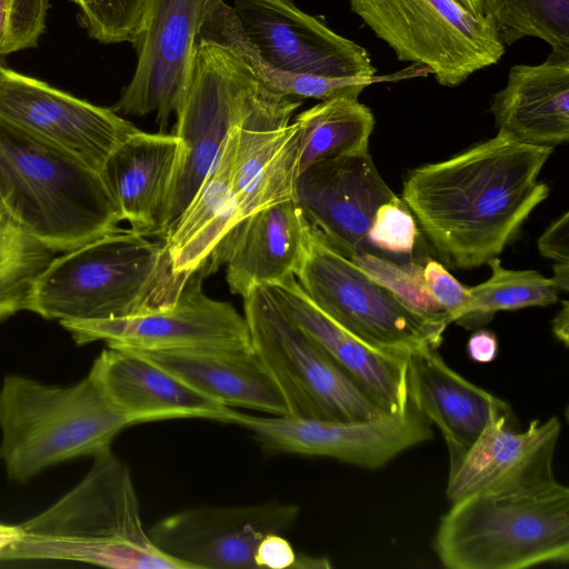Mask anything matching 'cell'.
Here are the masks:
<instances>
[{
    "mask_svg": "<svg viewBox=\"0 0 569 569\" xmlns=\"http://www.w3.org/2000/svg\"><path fill=\"white\" fill-rule=\"evenodd\" d=\"M552 150L498 130L447 160L412 169L401 200L449 267L488 264L549 196L538 177Z\"/></svg>",
    "mask_w": 569,
    "mask_h": 569,
    "instance_id": "1",
    "label": "cell"
},
{
    "mask_svg": "<svg viewBox=\"0 0 569 569\" xmlns=\"http://www.w3.org/2000/svg\"><path fill=\"white\" fill-rule=\"evenodd\" d=\"M197 39L229 49L271 91L291 98H358L376 77L365 48L291 0H207Z\"/></svg>",
    "mask_w": 569,
    "mask_h": 569,
    "instance_id": "2",
    "label": "cell"
},
{
    "mask_svg": "<svg viewBox=\"0 0 569 569\" xmlns=\"http://www.w3.org/2000/svg\"><path fill=\"white\" fill-rule=\"evenodd\" d=\"M52 506L21 523L22 539L0 560H68L113 569H187L144 529L127 463L110 447Z\"/></svg>",
    "mask_w": 569,
    "mask_h": 569,
    "instance_id": "3",
    "label": "cell"
},
{
    "mask_svg": "<svg viewBox=\"0 0 569 569\" xmlns=\"http://www.w3.org/2000/svg\"><path fill=\"white\" fill-rule=\"evenodd\" d=\"M118 228L54 257L27 310L46 319H120L173 305L189 277L173 271L164 242Z\"/></svg>",
    "mask_w": 569,
    "mask_h": 569,
    "instance_id": "4",
    "label": "cell"
},
{
    "mask_svg": "<svg viewBox=\"0 0 569 569\" xmlns=\"http://www.w3.org/2000/svg\"><path fill=\"white\" fill-rule=\"evenodd\" d=\"M0 204L53 252H67L122 221L99 171L0 120Z\"/></svg>",
    "mask_w": 569,
    "mask_h": 569,
    "instance_id": "5",
    "label": "cell"
},
{
    "mask_svg": "<svg viewBox=\"0 0 569 569\" xmlns=\"http://www.w3.org/2000/svg\"><path fill=\"white\" fill-rule=\"evenodd\" d=\"M129 421L90 376L68 387L8 375L0 388V460L26 482L54 465L110 447Z\"/></svg>",
    "mask_w": 569,
    "mask_h": 569,
    "instance_id": "6",
    "label": "cell"
},
{
    "mask_svg": "<svg viewBox=\"0 0 569 569\" xmlns=\"http://www.w3.org/2000/svg\"><path fill=\"white\" fill-rule=\"evenodd\" d=\"M435 552L449 569H523L569 560V488L473 493L441 517Z\"/></svg>",
    "mask_w": 569,
    "mask_h": 569,
    "instance_id": "7",
    "label": "cell"
},
{
    "mask_svg": "<svg viewBox=\"0 0 569 569\" xmlns=\"http://www.w3.org/2000/svg\"><path fill=\"white\" fill-rule=\"evenodd\" d=\"M251 346L273 378L289 416L363 421L388 415L292 318L267 287L242 296Z\"/></svg>",
    "mask_w": 569,
    "mask_h": 569,
    "instance_id": "8",
    "label": "cell"
},
{
    "mask_svg": "<svg viewBox=\"0 0 569 569\" xmlns=\"http://www.w3.org/2000/svg\"><path fill=\"white\" fill-rule=\"evenodd\" d=\"M296 279L330 319L386 352L410 356L438 349L449 325L445 312L425 313L406 305L332 248L311 226Z\"/></svg>",
    "mask_w": 569,
    "mask_h": 569,
    "instance_id": "9",
    "label": "cell"
},
{
    "mask_svg": "<svg viewBox=\"0 0 569 569\" xmlns=\"http://www.w3.org/2000/svg\"><path fill=\"white\" fill-rule=\"evenodd\" d=\"M257 80L229 49L196 39L190 82L176 113L174 168L153 237L163 240L194 197Z\"/></svg>",
    "mask_w": 569,
    "mask_h": 569,
    "instance_id": "10",
    "label": "cell"
},
{
    "mask_svg": "<svg viewBox=\"0 0 569 569\" xmlns=\"http://www.w3.org/2000/svg\"><path fill=\"white\" fill-rule=\"evenodd\" d=\"M351 11L400 61L422 66L445 87L498 63L505 52L495 23L453 0H349Z\"/></svg>",
    "mask_w": 569,
    "mask_h": 569,
    "instance_id": "11",
    "label": "cell"
},
{
    "mask_svg": "<svg viewBox=\"0 0 569 569\" xmlns=\"http://www.w3.org/2000/svg\"><path fill=\"white\" fill-rule=\"evenodd\" d=\"M210 273L208 259L168 308L129 318L60 325L79 345L101 340L108 347L140 351L252 349L244 316L230 302L203 291V279Z\"/></svg>",
    "mask_w": 569,
    "mask_h": 569,
    "instance_id": "12",
    "label": "cell"
},
{
    "mask_svg": "<svg viewBox=\"0 0 569 569\" xmlns=\"http://www.w3.org/2000/svg\"><path fill=\"white\" fill-rule=\"evenodd\" d=\"M207 0H148L132 42L137 67L111 108L127 116L156 114L163 132L187 92L196 39Z\"/></svg>",
    "mask_w": 569,
    "mask_h": 569,
    "instance_id": "13",
    "label": "cell"
},
{
    "mask_svg": "<svg viewBox=\"0 0 569 569\" xmlns=\"http://www.w3.org/2000/svg\"><path fill=\"white\" fill-rule=\"evenodd\" d=\"M237 425L248 429L266 451L328 457L367 469L381 468L433 436L430 421L412 407L403 415L363 421L241 413Z\"/></svg>",
    "mask_w": 569,
    "mask_h": 569,
    "instance_id": "14",
    "label": "cell"
},
{
    "mask_svg": "<svg viewBox=\"0 0 569 569\" xmlns=\"http://www.w3.org/2000/svg\"><path fill=\"white\" fill-rule=\"evenodd\" d=\"M0 120L71 153L94 170L139 129L94 106L0 64Z\"/></svg>",
    "mask_w": 569,
    "mask_h": 569,
    "instance_id": "15",
    "label": "cell"
},
{
    "mask_svg": "<svg viewBox=\"0 0 569 569\" xmlns=\"http://www.w3.org/2000/svg\"><path fill=\"white\" fill-rule=\"evenodd\" d=\"M299 512L297 505L276 501L197 507L164 517L147 531L161 552L187 569H257L260 541L290 529Z\"/></svg>",
    "mask_w": 569,
    "mask_h": 569,
    "instance_id": "16",
    "label": "cell"
},
{
    "mask_svg": "<svg viewBox=\"0 0 569 569\" xmlns=\"http://www.w3.org/2000/svg\"><path fill=\"white\" fill-rule=\"evenodd\" d=\"M511 409L495 410L462 459L449 468L446 496L453 502L473 493L520 495L548 489L558 481L552 461L561 422L552 416L531 420L517 431Z\"/></svg>",
    "mask_w": 569,
    "mask_h": 569,
    "instance_id": "17",
    "label": "cell"
},
{
    "mask_svg": "<svg viewBox=\"0 0 569 569\" xmlns=\"http://www.w3.org/2000/svg\"><path fill=\"white\" fill-rule=\"evenodd\" d=\"M395 198L368 152L310 166L299 173L295 190L309 224L347 258L373 253L368 230L377 209Z\"/></svg>",
    "mask_w": 569,
    "mask_h": 569,
    "instance_id": "18",
    "label": "cell"
},
{
    "mask_svg": "<svg viewBox=\"0 0 569 569\" xmlns=\"http://www.w3.org/2000/svg\"><path fill=\"white\" fill-rule=\"evenodd\" d=\"M310 224L296 199L258 210L237 222L209 257L210 271L226 266L230 292L296 277L303 261Z\"/></svg>",
    "mask_w": 569,
    "mask_h": 569,
    "instance_id": "19",
    "label": "cell"
},
{
    "mask_svg": "<svg viewBox=\"0 0 569 569\" xmlns=\"http://www.w3.org/2000/svg\"><path fill=\"white\" fill-rule=\"evenodd\" d=\"M88 376L130 426L181 418L237 423L241 415L130 350L106 348Z\"/></svg>",
    "mask_w": 569,
    "mask_h": 569,
    "instance_id": "20",
    "label": "cell"
},
{
    "mask_svg": "<svg viewBox=\"0 0 569 569\" xmlns=\"http://www.w3.org/2000/svg\"><path fill=\"white\" fill-rule=\"evenodd\" d=\"M279 306L391 416L410 408L409 356L379 350L361 341L322 312L296 277L264 286Z\"/></svg>",
    "mask_w": 569,
    "mask_h": 569,
    "instance_id": "21",
    "label": "cell"
},
{
    "mask_svg": "<svg viewBox=\"0 0 569 569\" xmlns=\"http://www.w3.org/2000/svg\"><path fill=\"white\" fill-rule=\"evenodd\" d=\"M411 407L440 429L455 467L478 439L495 410L509 405L473 385L441 358L437 349L408 358Z\"/></svg>",
    "mask_w": 569,
    "mask_h": 569,
    "instance_id": "22",
    "label": "cell"
},
{
    "mask_svg": "<svg viewBox=\"0 0 569 569\" xmlns=\"http://www.w3.org/2000/svg\"><path fill=\"white\" fill-rule=\"evenodd\" d=\"M490 111L498 130L530 144L556 147L569 139V52L551 50L535 66L517 64Z\"/></svg>",
    "mask_w": 569,
    "mask_h": 569,
    "instance_id": "23",
    "label": "cell"
},
{
    "mask_svg": "<svg viewBox=\"0 0 569 569\" xmlns=\"http://www.w3.org/2000/svg\"><path fill=\"white\" fill-rule=\"evenodd\" d=\"M130 351L227 407L289 416L280 389L253 349Z\"/></svg>",
    "mask_w": 569,
    "mask_h": 569,
    "instance_id": "24",
    "label": "cell"
},
{
    "mask_svg": "<svg viewBox=\"0 0 569 569\" xmlns=\"http://www.w3.org/2000/svg\"><path fill=\"white\" fill-rule=\"evenodd\" d=\"M178 138L138 130L107 158L100 174L120 218L130 228L154 236L172 177Z\"/></svg>",
    "mask_w": 569,
    "mask_h": 569,
    "instance_id": "25",
    "label": "cell"
},
{
    "mask_svg": "<svg viewBox=\"0 0 569 569\" xmlns=\"http://www.w3.org/2000/svg\"><path fill=\"white\" fill-rule=\"evenodd\" d=\"M239 120L222 143L194 197L163 238L172 269L178 274L190 277L209 259L232 227V164Z\"/></svg>",
    "mask_w": 569,
    "mask_h": 569,
    "instance_id": "26",
    "label": "cell"
},
{
    "mask_svg": "<svg viewBox=\"0 0 569 569\" xmlns=\"http://www.w3.org/2000/svg\"><path fill=\"white\" fill-rule=\"evenodd\" d=\"M293 122L300 134V173L319 161L368 152L375 117L357 97L337 96L302 111Z\"/></svg>",
    "mask_w": 569,
    "mask_h": 569,
    "instance_id": "27",
    "label": "cell"
},
{
    "mask_svg": "<svg viewBox=\"0 0 569 569\" xmlns=\"http://www.w3.org/2000/svg\"><path fill=\"white\" fill-rule=\"evenodd\" d=\"M488 264L491 276L468 288L469 298L455 319L459 326L475 329L488 323L497 311L547 307L558 301L551 278L536 270L506 269L498 257Z\"/></svg>",
    "mask_w": 569,
    "mask_h": 569,
    "instance_id": "28",
    "label": "cell"
},
{
    "mask_svg": "<svg viewBox=\"0 0 569 569\" xmlns=\"http://www.w3.org/2000/svg\"><path fill=\"white\" fill-rule=\"evenodd\" d=\"M54 253L0 207V320L27 310L32 289Z\"/></svg>",
    "mask_w": 569,
    "mask_h": 569,
    "instance_id": "29",
    "label": "cell"
},
{
    "mask_svg": "<svg viewBox=\"0 0 569 569\" xmlns=\"http://www.w3.org/2000/svg\"><path fill=\"white\" fill-rule=\"evenodd\" d=\"M481 7L503 44L533 37L569 52V0H481Z\"/></svg>",
    "mask_w": 569,
    "mask_h": 569,
    "instance_id": "30",
    "label": "cell"
},
{
    "mask_svg": "<svg viewBox=\"0 0 569 569\" xmlns=\"http://www.w3.org/2000/svg\"><path fill=\"white\" fill-rule=\"evenodd\" d=\"M349 259L412 309L425 313L443 312L428 295L421 266L400 264L368 252L355 253Z\"/></svg>",
    "mask_w": 569,
    "mask_h": 569,
    "instance_id": "31",
    "label": "cell"
},
{
    "mask_svg": "<svg viewBox=\"0 0 569 569\" xmlns=\"http://www.w3.org/2000/svg\"><path fill=\"white\" fill-rule=\"evenodd\" d=\"M148 0H88L80 8L82 24L102 43L133 42Z\"/></svg>",
    "mask_w": 569,
    "mask_h": 569,
    "instance_id": "32",
    "label": "cell"
},
{
    "mask_svg": "<svg viewBox=\"0 0 569 569\" xmlns=\"http://www.w3.org/2000/svg\"><path fill=\"white\" fill-rule=\"evenodd\" d=\"M418 233L413 214L397 197L377 209L367 239L377 256L411 254Z\"/></svg>",
    "mask_w": 569,
    "mask_h": 569,
    "instance_id": "33",
    "label": "cell"
},
{
    "mask_svg": "<svg viewBox=\"0 0 569 569\" xmlns=\"http://www.w3.org/2000/svg\"><path fill=\"white\" fill-rule=\"evenodd\" d=\"M50 0H0V56L36 47Z\"/></svg>",
    "mask_w": 569,
    "mask_h": 569,
    "instance_id": "34",
    "label": "cell"
},
{
    "mask_svg": "<svg viewBox=\"0 0 569 569\" xmlns=\"http://www.w3.org/2000/svg\"><path fill=\"white\" fill-rule=\"evenodd\" d=\"M422 278L431 300L446 313L449 323L453 322L469 298V289L432 259L422 267Z\"/></svg>",
    "mask_w": 569,
    "mask_h": 569,
    "instance_id": "35",
    "label": "cell"
},
{
    "mask_svg": "<svg viewBox=\"0 0 569 569\" xmlns=\"http://www.w3.org/2000/svg\"><path fill=\"white\" fill-rule=\"evenodd\" d=\"M297 556L290 542L281 533H271L258 545L254 560L258 568L283 569L293 568Z\"/></svg>",
    "mask_w": 569,
    "mask_h": 569,
    "instance_id": "36",
    "label": "cell"
},
{
    "mask_svg": "<svg viewBox=\"0 0 569 569\" xmlns=\"http://www.w3.org/2000/svg\"><path fill=\"white\" fill-rule=\"evenodd\" d=\"M569 212L555 220L538 240L540 253L556 262L569 263Z\"/></svg>",
    "mask_w": 569,
    "mask_h": 569,
    "instance_id": "37",
    "label": "cell"
},
{
    "mask_svg": "<svg viewBox=\"0 0 569 569\" xmlns=\"http://www.w3.org/2000/svg\"><path fill=\"white\" fill-rule=\"evenodd\" d=\"M469 357L481 363L492 361L498 353V339L493 332L487 329L476 330L467 343Z\"/></svg>",
    "mask_w": 569,
    "mask_h": 569,
    "instance_id": "38",
    "label": "cell"
},
{
    "mask_svg": "<svg viewBox=\"0 0 569 569\" xmlns=\"http://www.w3.org/2000/svg\"><path fill=\"white\" fill-rule=\"evenodd\" d=\"M551 330L556 338L561 341L565 347L569 342V302L562 301V308L551 321Z\"/></svg>",
    "mask_w": 569,
    "mask_h": 569,
    "instance_id": "39",
    "label": "cell"
},
{
    "mask_svg": "<svg viewBox=\"0 0 569 569\" xmlns=\"http://www.w3.org/2000/svg\"><path fill=\"white\" fill-rule=\"evenodd\" d=\"M23 537L21 525L0 523V555Z\"/></svg>",
    "mask_w": 569,
    "mask_h": 569,
    "instance_id": "40",
    "label": "cell"
},
{
    "mask_svg": "<svg viewBox=\"0 0 569 569\" xmlns=\"http://www.w3.org/2000/svg\"><path fill=\"white\" fill-rule=\"evenodd\" d=\"M553 276L551 280L556 288L562 291L569 289V263L557 262L552 266Z\"/></svg>",
    "mask_w": 569,
    "mask_h": 569,
    "instance_id": "41",
    "label": "cell"
},
{
    "mask_svg": "<svg viewBox=\"0 0 569 569\" xmlns=\"http://www.w3.org/2000/svg\"><path fill=\"white\" fill-rule=\"evenodd\" d=\"M460 7H462L467 12L472 14L473 17L480 18L485 17L481 7V0H453Z\"/></svg>",
    "mask_w": 569,
    "mask_h": 569,
    "instance_id": "42",
    "label": "cell"
},
{
    "mask_svg": "<svg viewBox=\"0 0 569 569\" xmlns=\"http://www.w3.org/2000/svg\"><path fill=\"white\" fill-rule=\"evenodd\" d=\"M74 2L79 8L83 7L88 0H71Z\"/></svg>",
    "mask_w": 569,
    "mask_h": 569,
    "instance_id": "43",
    "label": "cell"
},
{
    "mask_svg": "<svg viewBox=\"0 0 569 569\" xmlns=\"http://www.w3.org/2000/svg\"><path fill=\"white\" fill-rule=\"evenodd\" d=\"M0 207H1V204H0ZM1 208H2V207H1Z\"/></svg>",
    "mask_w": 569,
    "mask_h": 569,
    "instance_id": "44",
    "label": "cell"
}]
</instances>
